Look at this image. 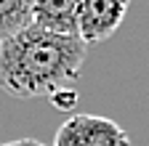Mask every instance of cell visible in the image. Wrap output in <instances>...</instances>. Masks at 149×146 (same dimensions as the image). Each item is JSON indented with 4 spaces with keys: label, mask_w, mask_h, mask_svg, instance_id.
<instances>
[{
    "label": "cell",
    "mask_w": 149,
    "mask_h": 146,
    "mask_svg": "<svg viewBox=\"0 0 149 146\" xmlns=\"http://www.w3.org/2000/svg\"><path fill=\"white\" fill-rule=\"evenodd\" d=\"M88 45L80 37H64L40 27L0 43V88L16 98H53L74 90L85 64Z\"/></svg>",
    "instance_id": "1"
},
{
    "label": "cell",
    "mask_w": 149,
    "mask_h": 146,
    "mask_svg": "<svg viewBox=\"0 0 149 146\" xmlns=\"http://www.w3.org/2000/svg\"><path fill=\"white\" fill-rule=\"evenodd\" d=\"M53 146H130V138L109 117L74 114L56 130Z\"/></svg>",
    "instance_id": "2"
},
{
    "label": "cell",
    "mask_w": 149,
    "mask_h": 146,
    "mask_svg": "<svg viewBox=\"0 0 149 146\" xmlns=\"http://www.w3.org/2000/svg\"><path fill=\"white\" fill-rule=\"evenodd\" d=\"M128 13L125 0H83L77 3V37L85 45L107 40Z\"/></svg>",
    "instance_id": "3"
},
{
    "label": "cell",
    "mask_w": 149,
    "mask_h": 146,
    "mask_svg": "<svg viewBox=\"0 0 149 146\" xmlns=\"http://www.w3.org/2000/svg\"><path fill=\"white\" fill-rule=\"evenodd\" d=\"M32 24L53 35L77 37V0H32Z\"/></svg>",
    "instance_id": "4"
},
{
    "label": "cell",
    "mask_w": 149,
    "mask_h": 146,
    "mask_svg": "<svg viewBox=\"0 0 149 146\" xmlns=\"http://www.w3.org/2000/svg\"><path fill=\"white\" fill-rule=\"evenodd\" d=\"M32 27V0H0V43Z\"/></svg>",
    "instance_id": "5"
},
{
    "label": "cell",
    "mask_w": 149,
    "mask_h": 146,
    "mask_svg": "<svg viewBox=\"0 0 149 146\" xmlns=\"http://www.w3.org/2000/svg\"><path fill=\"white\" fill-rule=\"evenodd\" d=\"M51 101L56 104V109H72V104L77 101V93L74 90H64V93H56Z\"/></svg>",
    "instance_id": "6"
},
{
    "label": "cell",
    "mask_w": 149,
    "mask_h": 146,
    "mask_svg": "<svg viewBox=\"0 0 149 146\" xmlns=\"http://www.w3.org/2000/svg\"><path fill=\"white\" fill-rule=\"evenodd\" d=\"M0 146H45V143L35 141V138H16V141H6V143H0Z\"/></svg>",
    "instance_id": "7"
}]
</instances>
